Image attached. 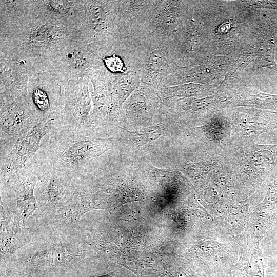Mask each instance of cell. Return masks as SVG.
I'll use <instances>...</instances> for the list:
<instances>
[{"label":"cell","instance_id":"4","mask_svg":"<svg viewBox=\"0 0 277 277\" xmlns=\"http://www.w3.org/2000/svg\"><path fill=\"white\" fill-rule=\"evenodd\" d=\"M35 183L34 179L27 180L23 185L18 196V204L21 207L22 216L25 218L36 207V202L33 196V190Z\"/></svg>","mask_w":277,"mask_h":277},{"label":"cell","instance_id":"2","mask_svg":"<svg viewBox=\"0 0 277 277\" xmlns=\"http://www.w3.org/2000/svg\"><path fill=\"white\" fill-rule=\"evenodd\" d=\"M47 130V126L37 127L22 140L10 156L8 165L9 170L22 164L28 155L35 152L41 138Z\"/></svg>","mask_w":277,"mask_h":277},{"label":"cell","instance_id":"8","mask_svg":"<svg viewBox=\"0 0 277 277\" xmlns=\"http://www.w3.org/2000/svg\"><path fill=\"white\" fill-rule=\"evenodd\" d=\"M63 190V187L56 181L50 182L48 189V195L51 202H54L60 198Z\"/></svg>","mask_w":277,"mask_h":277},{"label":"cell","instance_id":"3","mask_svg":"<svg viewBox=\"0 0 277 277\" xmlns=\"http://www.w3.org/2000/svg\"><path fill=\"white\" fill-rule=\"evenodd\" d=\"M105 149L96 141L85 140L75 143L64 153V156L72 163L80 162L88 158L96 156Z\"/></svg>","mask_w":277,"mask_h":277},{"label":"cell","instance_id":"6","mask_svg":"<svg viewBox=\"0 0 277 277\" xmlns=\"http://www.w3.org/2000/svg\"><path fill=\"white\" fill-rule=\"evenodd\" d=\"M103 60L107 67L113 72H121L125 69L123 61L116 55L105 57Z\"/></svg>","mask_w":277,"mask_h":277},{"label":"cell","instance_id":"1","mask_svg":"<svg viewBox=\"0 0 277 277\" xmlns=\"http://www.w3.org/2000/svg\"><path fill=\"white\" fill-rule=\"evenodd\" d=\"M141 69V78L150 85L159 84L168 73V60L167 53L161 49H155L149 53Z\"/></svg>","mask_w":277,"mask_h":277},{"label":"cell","instance_id":"9","mask_svg":"<svg viewBox=\"0 0 277 277\" xmlns=\"http://www.w3.org/2000/svg\"><path fill=\"white\" fill-rule=\"evenodd\" d=\"M67 57L69 63L75 67L81 66L85 63V59L82 54L76 51L69 52Z\"/></svg>","mask_w":277,"mask_h":277},{"label":"cell","instance_id":"7","mask_svg":"<svg viewBox=\"0 0 277 277\" xmlns=\"http://www.w3.org/2000/svg\"><path fill=\"white\" fill-rule=\"evenodd\" d=\"M33 98L38 108L42 111H47L49 107V102L46 92L41 89H35Z\"/></svg>","mask_w":277,"mask_h":277},{"label":"cell","instance_id":"5","mask_svg":"<svg viewBox=\"0 0 277 277\" xmlns=\"http://www.w3.org/2000/svg\"><path fill=\"white\" fill-rule=\"evenodd\" d=\"M130 134L142 142H149L157 140L162 134L159 125L152 126L140 131L129 132Z\"/></svg>","mask_w":277,"mask_h":277},{"label":"cell","instance_id":"10","mask_svg":"<svg viewBox=\"0 0 277 277\" xmlns=\"http://www.w3.org/2000/svg\"><path fill=\"white\" fill-rule=\"evenodd\" d=\"M52 7L55 10L58 11H63V10L68 9V4L66 3H62L61 2H55L52 3Z\"/></svg>","mask_w":277,"mask_h":277}]
</instances>
